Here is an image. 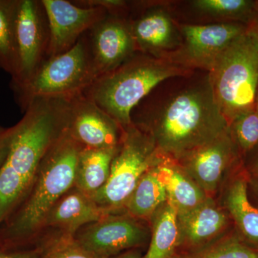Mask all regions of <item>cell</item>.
<instances>
[{
	"mask_svg": "<svg viewBox=\"0 0 258 258\" xmlns=\"http://www.w3.org/2000/svg\"><path fill=\"white\" fill-rule=\"evenodd\" d=\"M131 121L152 139L161 156L175 160L229 128L204 71L163 81L134 107Z\"/></svg>",
	"mask_w": 258,
	"mask_h": 258,
	"instance_id": "6da1fadb",
	"label": "cell"
},
{
	"mask_svg": "<svg viewBox=\"0 0 258 258\" xmlns=\"http://www.w3.org/2000/svg\"><path fill=\"white\" fill-rule=\"evenodd\" d=\"M70 99L34 100L15 125L9 152L0 169V226L27 196L44 157L66 132Z\"/></svg>",
	"mask_w": 258,
	"mask_h": 258,
	"instance_id": "7a4b0ae2",
	"label": "cell"
},
{
	"mask_svg": "<svg viewBox=\"0 0 258 258\" xmlns=\"http://www.w3.org/2000/svg\"><path fill=\"white\" fill-rule=\"evenodd\" d=\"M81 149L66 131L51 148L28 195L0 226V248L27 245L40 239L47 214L74 186Z\"/></svg>",
	"mask_w": 258,
	"mask_h": 258,
	"instance_id": "3957f363",
	"label": "cell"
},
{
	"mask_svg": "<svg viewBox=\"0 0 258 258\" xmlns=\"http://www.w3.org/2000/svg\"><path fill=\"white\" fill-rule=\"evenodd\" d=\"M170 61L137 52L116 69L100 76L83 92L123 128L131 113L164 80L192 72Z\"/></svg>",
	"mask_w": 258,
	"mask_h": 258,
	"instance_id": "277c9868",
	"label": "cell"
},
{
	"mask_svg": "<svg viewBox=\"0 0 258 258\" xmlns=\"http://www.w3.org/2000/svg\"><path fill=\"white\" fill-rule=\"evenodd\" d=\"M209 74L215 100L229 125L255 109L258 51L245 34L219 55Z\"/></svg>",
	"mask_w": 258,
	"mask_h": 258,
	"instance_id": "5b68a950",
	"label": "cell"
},
{
	"mask_svg": "<svg viewBox=\"0 0 258 258\" xmlns=\"http://www.w3.org/2000/svg\"><path fill=\"white\" fill-rule=\"evenodd\" d=\"M96 79L85 33L72 48L47 58L27 82L12 90L24 113L34 100L71 98L83 93Z\"/></svg>",
	"mask_w": 258,
	"mask_h": 258,
	"instance_id": "8992f818",
	"label": "cell"
},
{
	"mask_svg": "<svg viewBox=\"0 0 258 258\" xmlns=\"http://www.w3.org/2000/svg\"><path fill=\"white\" fill-rule=\"evenodd\" d=\"M164 158L152 139L132 123L124 129L117 147L108 181L91 195V198L107 212H124L125 205L139 180Z\"/></svg>",
	"mask_w": 258,
	"mask_h": 258,
	"instance_id": "52a82bcc",
	"label": "cell"
},
{
	"mask_svg": "<svg viewBox=\"0 0 258 258\" xmlns=\"http://www.w3.org/2000/svg\"><path fill=\"white\" fill-rule=\"evenodd\" d=\"M15 41L16 67L12 89L27 82L48 58L50 29L42 0H17Z\"/></svg>",
	"mask_w": 258,
	"mask_h": 258,
	"instance_id": "ba28073f",
	"label": "cell"
},
{
	"mask_svg": "<svg viewBox=\"0 0 258 258\" xmlns=\"http://www.w3.org/2000/svg\"><path fill=\"white\" fill-rule=\"evenodd\" d=\"M176 161L208 198L214 200L218 198L229 179L243 166V159L229 128Z\"/></svg>",
	"mask_w": 258,
	"mask_h": 258,
	"instance_id": "9c48e42d",
	"label": "cell"
},
{
	"mask_svg": "<svg viewBox=\"0 0 258 258\" xmlns=\"http://www.w3.org/2000/svg\"><path fill=\"white\" fill-rule=\"evenodd\" d=\"M74 237L96 257L107 258L131 249L145 250L150 241L151 226L125 212L110 213L84 226Z\"/></svg>",
	"mask_w": 258,
	"mask_h": 258,
	"instance_id": "30bf717a",
	"label": "cell"
},
{
	"mask_svg": "<svg viewBox=\"0 0 258 258\" xmlns=\"http://www.w3.org/2000/svg\"><path fill=\"white\" fill-rule=\"evenodd\" d=\"M181 35L179 48L164 60L184 69L210 72L219 55L244 35L247 25L238 23L187 25L178 23Z\"/></svg>",
	"mask_w": 258,
	"mask_h": 258,
	"instance_id": "8fae6325",
	"label": "cell"
},
{
	"mask_svg": "<svg viewBox=\"0 0 258 258\" xmlns=\"http://www.w3.org/2000/svg\"><path fill=\"white\" fill-rule=\"evenodd\" d=\"M128 21L137 52L165 59L181 45L169 1H132Z\"/></svg>",
	"mask_w": 258,
	"mask_h": 258,
	"instance_id": "7c38bea8",
	"label": "cell"
},
{
	"mask_svg": "<svg viewBox=\"0 0 258 258\" xmlns=\"http://www.w3.org/2000/svg\"><path fill=\"white\" fill-rule=\"evenodd\" d=\"M66 132L82 148L118 147L124 128L83 93L70 100Z\"/></svg>",
	"mask_w": 258,
	"mask_h": 258,
	"instance_id": "4fadbf2b",
	"label": "cell"
},
{
	"mask_svg": "<svg viewBox=\"0 0 258 258\" xmlns=\"http://www.w3.org/2000/svg\"><path fill=\"white\" fill-rule=\"evenodd\" d=\"M86 34L97 79L137 52L128 17L107 14Z\"/></svg>",
	"mask_w": 258,
	"mask_h": 258,
	"instance_id": "5bb4252c",
	"label": "cell"
},
{
	"mask_svg": "<svg viewBox=\"0 0 258 258\" xmlns=\"http://www.w3.org/2000/svg\"><path fill=\"white\" fill-rule=\"evenodd\" d=\"M50 29L48 58L69 50L108 13L102 8H85L66 0H42Z\"/></svg>",
	"mask_w": 258,
	"mask_h": 258,
	"instance_id": "9a60e30c",
	"label": "cell"
},
{
	"mask_svg": "<svg viewBox=\"0 0 258 258\" xmlns=\"http://www.w3.org/2000/svg\"><path fill=\"white\" fill-rule=\"evenodd\" d=\"M177 217L179 230L177 254L202 248L234 228L225 210L216 200L210 198L198 208Z\"/></svg>",
	"mask_w": 258,
	"mask_h": 258,
	"instance_id": "2e32d148",
	"label": "cell"
},
{
	"mask_svg": "<svg viewBox=\"0 0 258 258\" xmlns=\"http://www.w3.org/2000/svg\"><path fill=\"white\" fill-rule=\"evenodd\" d=\"M177 23L187 25L238 23L247 25L253 15L256 0L169 1Z\"/></svg>",
	"mask_w": 258,
	"mask_h": 258,
	"instance_id": "e0dca14e",
	"label": "cell"
},
{
	"mask_svg": "<svg viewBox=\"0 0 258 258\" xmlns=\"http://www.w3.org/2000/svg\"><path fill=\"white\" fill-rule=\"evenodd\" d=\"M247 181L248 174L243 166L227 181L216 200L242 240L258 250V208L249 200Z\"/></svg>",
	"mask_w": 258,
	"mask_h": 258,
	"instance_id": "ac0fdd59",
	"label": "cell"
},
{
	"mask_svg": "<svg viewBox=\"0 0 258 258\" xmlns=\"http://www.w3.org/2000/svg\"><path fill=\"white\" fill-rule=\"evenodd\" d=\"M110 213L98 206L90 195L74 186L57 200L48 212L42 225V234L45 231H54L75 236L84 226Z\"/></svg>",
	"mask_w": 258,
	"mask_h": 258,
	"instance_id": "d6986e66",
	"label": "cell"
},
{
	"mask_svg": "<svg viewBox=\"0 0 258 258\" xmlns=\"http://www.w3.org/2000/svg\"><path fill=\"white\" fill-rule=\"evenodd\" d=\"M155 170L167 195V201L175 208L177 215L195 210L208 198L175 159L164 157Z\"/></svg>",
	"mask_w": 258,
	"mask_h": 258,
	"instance_id": "ffe728a7",
	"label": "cell"
},
{
	"mask_svg": "<svg viewBox=\"0 0 258 258\" xmlns=\"http://www.w3.org/2000/svg\"><path fill=\"white\" fill-rule=\"evenodd\" d=\"M150 226V241L142 258H175L179 242L175 208L166 201L153 215Z\"/></svg>",
	"mask_w": 258,
	"mask_h": 258,
	"instance_id": "44dd1931",
	"label": "cell"
},
{
	"mask_svg": "<svg viewBox=\"0 0 258 258\" xmlns=\"http://www.w3.org/2000/svg\"><path fill=\"white\" fill-rule=\"evenodd\" d=\"M117 147L101 149L82 148L78 158L75 187L90 196L101 189L109 177Z\"/></svg>",
	"mask_w": 258,
	"mask_h": 258,
	"instance_id": "7402d4cb",
	"label": "cell"
},
{
	"mask_svg": "<svg viewBox=\"0 0 258 258\" xmlns=\"http://www.w3.org/2000/svg\"><path fill=\"white\" fill-rule=\"evenodd\" d=\"M155 167L141 178L123 208L126 213L149 224L158 209L167 201V195L158 179Z\"/></svg>",
	"mask_w": 258,
	"mask_h": 258,
	"instance_id": "603a6c76",
	"label": "cell"
},
{
	"mask_svg": "<svg viewBox=\"0 0 258 258\" xmlns=\"http://www.w3.org/2000/svg\"><path fill=\"white\" fill-rule=\"evenodd\" d=\"M175 258H258V250L244 243L233 228L205 247L177 254Z\"/></svg>",
	"mask_w": 258,
	"mask_h": 258,
	"instance_id": "cb8c5ba5",
	"label": "cell"
},
{
	"mask_svg": "<svg viewBox=\"0 0 258 258\" xmlns=\"http://www.w3.org/2000/svg\"><path fill=\"white\" fill-rule=\"evenodd\" d=\"M17 0H0V69L13 77L16 67L15 23Z\"/></svg>",
	"mask_w": 258,
	"mask_h": 258,
	"instance_id": "d4e9b609",
	"label": "cell"
},
{
	"mask_svg": "<svg viewBox=\"0 0 258 258\" xmlns=\"http://www.w3.org/2000/svg\"><path fill=\"white\" fill-rule=\"evenodd\" d=\"M229 130L244 159L258 147V108L234 120Z\"/></svg>",
	"mask_w": 258,
	"mask_h": 258,
	"instance_id": "484cf974",
	"label": "cell"
},
{
	"mask_svg": "<svg viewBox=\"0 0 258 258\" xmlns=\"http://www.w3.org/2000/svg\"><path fill=\"white\" fill-rule=\"evenodd\" d=\"M46 258H98L87 250L74 236L56 232L51 241Z\"/></svg>",
	"mask_w": 258,
	"mask_h": 258,
	"instance_id": "4316f807",
	"label": "cell"
},
{
	"mask_svg": "<svg viewBox=\"0 0 258 258\" xmlns=\"http://www.w3.org/2000/svg\"><path fill=\"white\" fill-rule=\"evenodd\" d=\"M55 232H43L38 240L20 247L0 248V258H46L47 250Z\"/></svg>",
	"mask_w": 258,
	"mask_h": 258,
	"instance_id": "83f0119b",
	"label": "cell"
},
{
	"mask_svg": "<svg viewBox=\"0 0 258 258\" xmlns=\"http://www.w3.org/2000/svg\"><path fill=\"white\" fill-rule=\"evenodd\" d=\"M14 132L15 125L10 128H5L0 125V169L4 164L9 152Z\"/></svg>",
	"mask_w": 258,
	"mask_h": 258,
	"instance_id": "f1b7e54d",
	"label": "cell"
},
{
	"mask_svg": "<svg viewBox=\"0 0 258 258\" xmlns=\"http://www.w3.org/2000/svg\"><path fill=\"white\" fill-rule=\"evenodd\" d=\"M245 35L258 51V0H256L253 15L247 24Z\"/></svg>",
	"mask_w": 258,
	"mask_h": 258,
	"instance_id": "f546056e",
	"label": "cell"
},
{
	"mask_svg": "<svg viewBox=\"0 0 258 258\" xmlns=\"http://www.w3.org/2000/svg\"><path fill=\"white\" fill-rule=\"evenodd\" d=\"M243 166L249 176L258 177V147L244 158Z\"/></svg>",
	"mask_w": 258,
	"mask_h": 258,
	"instance_id": "4dcf8cb0",
	"label": "cell"
},
{
	"mask_svg": "<svg viewBox=\"0 0 258 258\" xmlns=\"http://www.w3.org/2000/svg\"><path fill=\"white\" fill-rule=\"evenodd\" d=\"M247 194L249 200L258 208V177L248 176Z\"/></svg>",
	"mask_w": 258,
	"mask_h": 258,
	"instance_id": "1f68e13d",
	"label": "cell"
},
{
	"mask_svg": "<svg viewBox=\"0 0 258 258\" xmlns=\"http://www.w3.org/2000/svg\"><path fill=\"white\" fill-rule=\"evenodd\" d=\"M144 251L143 249H131V250L125 251V252L117 254V255L107 258H142Z\"/></svg>",
	"mask_w": 258,
	"mask_h": 258,
	"instance_id": "d6a6232c",
	"label": "cell"
},
{
	"mask_svg": "<svg viewBox=\"0 0 258 258\" xmlns=\"http://www.w3.org/2000/svg\"><path fill=\"white\" fill-rule=\"evenodd\" d=\"M256 108H258V95H257V106H256Z\"/></svg>",
	"mask_w": 258,
	"mask_h": 258,
	"instance_id": "836d02e7",
	"label": "cell"
}]
</instances>
